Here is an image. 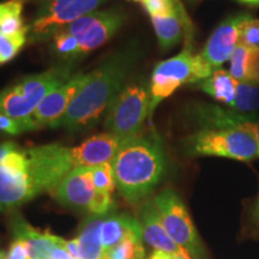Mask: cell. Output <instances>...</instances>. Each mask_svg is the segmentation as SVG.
<instances>
[{"mask_svg":"<svg viewBox=\"0 0 259 259\" xmlns=\"http://www.w3.org/2000/svg\"><path fill=\"white\" fill-rule=\"evenodd\" d=\"M29 131H34L30 121H29V118L18 120V119H12L0 114V132L16 136Z\"/></svg>","mask_w":259,"mask_h":259,"instance_id":"30","label":"cell"},{"mask_svg":"<svg viewBox=\"0 0 259 259\" xmlns=\"http://www.w3.org/2000/svg\"><path fill=\"white\" fill-rule=\"evenodd\" d=\"M150 85L143 80L130 83L113 100L105 119L107 132L130 141L141 135L149 116Z\"/></svg>","mask_w":259,"mask_h":259,"instance_id":"6","label":"cell"},{"mask_svg":"<svg viewBox=\"0 0 259 259\" xmlns=\"http://www.w3.org/2000/svg\"><path fill=\"white\" fill-rule=\"evenodd\" d=\"M143 239L130 236L106 252L105 259H144Z\"/></svg>","mask_w":259,"mask_h":259,"instance_id":"26","label":"cell"},{"mask_svg":"<svg viewBox=\"0 0 259 259\" xmlns=\"http://www.w3.org/2000/svg\"><path fill=\"white\" fill-rule=\"evenodd\" d=\"M137 57L136 48L128 46L107 58L89 73L85 85L74 97L63 118L52 127L65 128L71 132L93 127L107 112L116 95L124 89Z\"/></svg>","mask_w":259,"mask_h":259,"instance_id":"2","label":"cell"},{"mask_svg":"<svg viewBox=\"0 0 259 259\" xmlns=\"http://www.w3.org/2000/svg\"><path fill=\"white\" fill-rule=\"evenodd\" d=\"M11 228L15 238L28 244L30 259H73L66 250L65 239L37 231L19 216L12 219Z\"/></svg>","mask_w":259,"mask_h":259,"instance_id":"13","label":"cell"},{"mask_svg":"<svg viewBox=\"0 0 259 259\" xmlns=\"http://www.w3.org/2000/svg\"><path fill=\"white\" fill-rule=\"evenodd\" d=\"M149 259H190L186 255L181 254H173V253H167V252L162 251H154V253L149 257Z\"/></svg>","mask_w":259,"mask_h":259,"instance_id":"32","label":"cell"},{"mask_svg":"<svg viewBox=\"0 0 259 259\" xmlns=\"http://www.w3.org/2000/svg\"><path fill=\"white\" fill-rule=\"evenodd\" d=\"M239 44L246 47H259V19L252 16L241 25Z\"/></svg>","mask_w":259,"mask_h":259,"instance_id":"28","label":"cell"},{"mask_svg":"<svg viewBox=\"0 0 259 259\" xmlns=\"http://www.w3.org/2000/svg\"><path fill=\"white\" fill-rule=\"evenodd\" d=\"M24 0H8L0 3V30L6 34H15L27 27L22 18Z\"/></svg>","mask_w":259,"mask_h":259,"instance_id":"23","label":"cell"},{"mask_svg":"<svg viewBox=\"0 0 259 259\" xmlns=\"http://www.w3.org/2000/svg\"><path fill=\"white\" fill-rule=\"evenodd\" d=\"M194 114L204 127L236 128L253 136L259 149V118L213 105H200Z\"/></svg>","mask_w":259,"mask_h":259,"instance_id":"15","label":"cell"},{"mask_svg":"<svg viewBox=\"0 0 259 259\" xmlns=\"http://www.w3.org/2000/svg\"><path fill=\"white\" fill-rule=\"evenodd\" d=\"M24 2H48V0H24Z\"/></svg>","mask_w":259,"mask_h":259,"instance_id":"37","label":"cell"},{"mask_svg":"<svg viewBox=\"0 0 259 259\" xmlns=\"http://www.w3.org/2000/svg\"><path fill=\"white\" fill-rule=\"evenodd\" d=\"M236 85H238V80L233 78L229 71L218 69L213 71L209 78L200 82L199 88L216 101L231 107L235 99Z\"/></svg>","mask_w":259,"mask_h":259,"instance_id":"22","label":"cell"},{"mask_svg":"<svg viewBox=\"0 0 259 259\" xmlns=\"http://www.w3.org/2000/svg\"><path fill=\"white\" fill-rule=\"evenodd\" d=\"M138 221L142 227L143 241L147 242L149 246H151L155 251H162L167 252V253L181 254L189 257L176 242L171 240L168 236L167 232L164 231L154 202H145L142 205Z\"/></svg>","mask_w":259,"mask_h":259,"instance_id":"17","label":"cell"},{"mask_svg":"<svg viewBox=\"0 0 259 259\" xmlns=\"http://www.w3.org/2000/svg\"><path fill=\"white\" fill-rule=\"evenodd\" d=\"M241 3H244V4H248V5H253V6H257L259 5V0H240Z\"/></svg>","mask_w":259,"mask_h":259,"instance_id":"35","label":"cell"},{"mask_svg":"<svg viewBox=\"0 0 259 259\" xmlns=\"http://www.w3.org/2000/svg\"><path fill=\"white\" fill-rule=\"evenodd\" d=\"M179 0H144L143 5L150 17H166L176 11Z\"/></svg>","mask_w":259,"mask_h":259,"instance_id":"29","label":"cell"},{"mask_svg":"<svg viewBox=\"0 0 259 259\" xmlns=\"http://www.w3.org/2000/svg\"><path fill=\"white\" fill-rule=\"evenodd\" d=\"M192 46L186 42V46L179 54L170 58L155 67L150 80V105L149 118L154 114L156 107L170 96L179 87L191 83L193 72Z\"/></svg>","mask_w":259,"mask_h":259,"instance_id":"9","label":"cell"},{"mask_svg":"<svg viewBox=\"0 0 259 259\" xmlns=\"http://www.w3.org/2000/svg\"><path fill=\"white\" fill-rule=\"evenodd\" d=\"M253 218L255 220V222H257L259 225V196H258L257 203H255V206H254V210H253Z\"/></svg>","mask_w":259,"mask_h":259,"instance_id":"34","label":"cell"},{"mask_svg":"<svg viewBox=\"0 0 259 259\" xmlns=\"http://www.w3.org/2000/svg\"><path fill=\"white\" fill-rule=\"evenodd\" d=\"M93 170V180L95 184L97 191L101 192H107L113 194V191L116 189L114 171H113L112 162L107 163L97 164V166L92 167Z\"/></svg>","mask_w":259,"mask_h":259,"instance_id":"27","label":"cell"},{"mask_svg":"<svg viewBox=\"0 0 259 259\" xmlns=\"http://www.w3.org/2000/svg\"><path fill=\"white\" fill-rule=\"evenodd\" d=\"M125 15L118 10L102 11L96 23L85 34L77 38V48L72 59L87 56L90 52L105 45L109 38L116 34V31L125 22Z\"/></svg>","mask_w":259,"mask_h":259,"instance_id":"16","label":"cell"},{"mask_svg":"<svg viewBox=\"0 0 259 259\" xmlns=\"http://www.w3.org/2000/svg\"><path fill=\"white\" fill-rule=\"evenodd\" d=\"M151 23L162 50H169L176 46L184 34L187 35L189 40L192 37V23L180 0L177 3L173 14L166 17H151Z\"/></svg>","mask_w":259,"mask_h":259,"instance_id":"18","label":"cell"},{"mask_svg":"<svg viewBox=\"0 0 259 259\" xmlns=\"http://www.w3.org/2000/svg\"><path fill=\"white\" fill-rule=\"evenodd\" d=\"M130 236L143 239L138 219L128 213H113L105 216L102 223V242L106 252Z\"/></svg>","mask_w":259,"mask_h":259,"instance_id":"19","label":"cell"},{"mask_svg":"<svg viewBox=\"0 0 259 259\" xmlns=\"http://www.w3.org/2000/svg\"><path fill=\"white\" fill-rule=\"evenodd\" d=\"M160 220L167 234L190 259H208L185 204L176 191L166 189L154 198Z\"/></svg>","mask_w":259,"mask_h":259,"instance_id":"7","label":"cell"},{"mask_svg":"<svg viewBox=\"0 0 259 259\" xmlns=\"http://www.w3.org/2000/svg\"><path fill=\"white\" fill-rule=\"evenodd\" d=\"M107 0H48L38 8L34 21L28 25L30 44L53 38L58 32L80 17L92 14Z\"/></svg>","mask_w":259,"mask_h":259,"instance_id":"8","label":"cell"},{"mask_svg":"<svg viewBox=\"0 0 259 259\" xmlns=\"http://www.w3.org/2000/svg\"><path fill=\"white\" fill-rule=\"evenodd\" d=\"M229 73L238 82L259 85V47H246L238 44L232 53Z\"/></svg>","mask_w":259,"mask_h":259,"instance_id":"21","label":"cell"},{"mask_svg":"<svg viewBox=\"0 0 259 259\" xmlns=\"http://www.w3.org/2000/svg\"><path fill=\"white\" fill-rule=\"evenodd\" d=\"M65 246H66V250L71 254V257H72L73 259H79L78 244H77L76 239H72V240H66L65 241Z\"/></svg>","mask_w":259,"mask_h":259,"instance_id":"33","label":"cell"},{"mask_svg":"<svg viewBox=\"0 0 259 259\" xmlns=\"http://www.w3.org/2000/svg\"><path fill=\"white\" fill-rule=\"evenodd\" d=\"M191 3H197V2H199V0H190Z\"/></svg>","mask_w":259,"mask_h":259,"instance_id":"39","label":"cell"},{"mask_svg":"<svg viewBox=\"0 0 259 259\" xmlns=\"http://www.w3.org/2000/svg\"><path fill=\"white\" fill-rule=\"evenodd\" d=\"M248 12H239L223 19L212 31L199 56L211 67L212 71L221 69L239 44V34L241 25L251 18Z\"/></svg>","mask_w":259,"mask_h":259,"instance_id":"11","label":"cell"},{"mask_svg":"<svg viewBox=\"0 0 259 259\" xmlns=\"http://www.w3.org/2000/svg\"><path fill=\"white\" fill-rule=\"evenodd\" d=\"M52 193L61 205L92 215L97 194L92 167L73 168Z\"/></svg>","mask_w":259,"mask_h":259,"instance_id":"12","label":"cell"},{"mask_svg":"<svg viewBox=\"0 0 259 259\" xmlns=\"http://www.w3.org/2000/svg\"><path fill=\"white\" fill-rule=\"evenodd\" d=\"M69 66H58L42 73L30 74L0 92V114L12 119L29 118L48 94L71 79Z\"/></svg>","mask_w":259,"mask_h":259,"instance_id":"4","label":"cell"},{"mask_svg":"<svg viewBox=\"0 0 259 259\" xmlns=\"http://www.w3.org/2000/svg\"><path fill=\"white\" fill-rule=\"evenodd\" d=\"M6 255H8V259H30L29 246L22 239L15 238L14 241L10 245Z\"/></svg>","mask_w":259,"mask_h":259,"instance_id":"31","label":"cell"},{"mask_svg":"<svg viewBox=\"0 0 259 259\" xmlns=\"http://www.w3.org/2000/svg\"><path fill=\"white\" fill-rule=\"evenodd\" d=\"M88 78L89 73H77L59 88L48 94L29 116L34 131L42 127H52L63 118Z\"/></svg>","mask_w":259,"mask_h":259,"instance_id":"10","label":"cell"},{"mask_svg":"<svg viewBox=\"0 0 259 259\" xmlns=\"http://www.w3.org/2000/svg\"><path fill=\"white\" fill-rule=\"evenodd\" d=\"M112 167L119 193L128 203L137 204L163 179L167 160L160 139L139 135L122 145Z\"/></svg>","mask_w":259,"mask_h":259,"instance_id":"3","label":"cell"},{"mask_svg":"<svg viewBox=\"0 0 259 259\" xmlns=\"http://www.w3.org/2000/svg\"><path fill=\"white\" fill-rule=\"evenodd\" d=\"M126 142L128 141L109 132L93 136L78 147L70 148L73 168L94 167L112 162Z\"/></svg>","mask_w":259,"mask_h":259,"instance_id":"14","label":"cell"},{"mask_svg":"<svg viewBox=\"0 0 259 259\" xmlns=\"http://www.w3.org/2000/svg\"><path fill=\"white\" fill-rule=\"evenodd\" d=\"M184 150L191 157L218 156L241 162H251L259 157L253 136L236 128L198 130L184 141Z\"/></svg>","mask_w":259,"mask_h":259,"instance_id":"5","label":"cell"},{"mask_svg":"<svg viewBox=\"0 0 259 259\" xmlns=\"http://www.w3.org/2000/svg\"><path fill=\"white\" fill-rule=\"evenodd\" d=\"M233 111L239 113H252L259 109V85L253 83L238 82Z\"/></svg>","mask_w":259,"mask_h":259,"instance_id":"24","label":"cell"},{"mask_svg":"<svg viewBox=\"0 0 259 259\" xmlns=\"http://www.w3.org/2000/svg\"><path fill=\"white\" fill-rule=\"evenodd\" d=\"M27 41L28 27L15 34H6L0 30V65L14 59Z\"/></svg>","mask_w":259,"mask_h":259,"instance_id":"25","label":"cell"},{"mask_svg":"<svg viewBox=\"0 0 259 259\" xmlns=\"http://www.w3.org/2000/svg\"><path fill=\"white\" fill-rule=\"evenodd\" d=\"M0 259H8V255H6L5 252L0 251Z\"/></svg>","mask_w":259,"mask_h":259,"instance_id":"36","label":"cell"},{"mask_svg":"<svg viewBox=\"0 0 259 259\" xmlns=\"http://www.w3.org/2000/svg\"><path fill=\"white\" fill-rule=\"evenodd\" d=\"M73 169L70 148L46 144L22 148L0 145V211L14 210L38 194L53 192Z\"/></svg>","mask_w":259,"mask_h":259,"instance_id":"1","label":"cell"},{"mask_svg":"<svg viewBox=\"0 0 259 259\" xmlns=\"http://www.w3.org/2000/svg\"><path fill=\"white\" fill-rule=\"evenodd\" d=\"M105 216L90 215L83 222L78 235L74 238L78 244L79 259H105L106 251L102 242V223Z\"/></svg>","mask_w":259,"mask_h":259,"instance_id":"20","label":"cell"},{"mask_svg":"<svg viewBox=\"0 0 259 259\" xmlns=\"http://www.w3.org/2000/svg\"><path fill=\"white\" fill-rule=\"evenodd\" d=\"M132 2H137V3H143L144 0H132Z\"/></svg>","mask_w":259,"mask_h":259,"instance_id":"38","label":"cell"}]
</instances>
